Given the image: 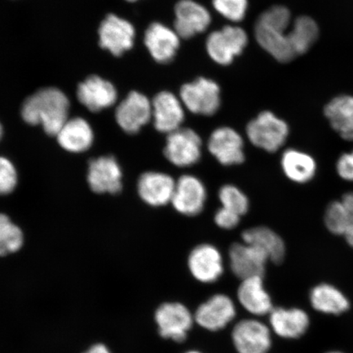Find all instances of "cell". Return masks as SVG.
Wrapping results in <instances>:
<instances>
[{"instance_id":"obj_1","label":"cell","mask_w":353,"mask_h":353,"mask_svg":"<svg viewBox=\"0 0 353 353\" xmlns=\"http://www.w3.org/2000/svg\"><path fill=\"white\" fill-rule=\"evenodd\" d=\"M69 108V100L63 92L46 88L26 99L21 117L29 125H41L46 134L57 136L68 121Z\"/></svg>"},{"instance_id":"obj_2","label":"cell","mask_w":353,"mask_h":353,"mask_svg":"<svg viewBox=\"0 0 353 353\" xmlns=\"http://www.w3.org/2000/svg\"><path fill=\"white\" fill-rule=\"evenodd\" d=\"M290 12L285 7L275 6L262 13L255 24V37L259 46L280 63H290L297 57L286 30Z\"/></svg>"},{"instance_id":"obj_3","label":"cell","mask_w":353,"mask_h":353,"mask_svg":"<svg viewBox=\"0 0 353 353\" xmlns=\"http://www.w3.org/2000/svg\"><path fill=\"white\" fill-rule=\"evenodd\" d=\"M289 126L271 112L260 113L246 127V134L255 147L268 152H276L289 136Z\"/></svg>"},{"instance_id":"obj_4","label":"cell","mask_w":353,"mask_h":353,"mask_svg":"<svg viewBox=\"0 0 353 353\" xmlns=\"http://www.w3.org/2000/svg\"><path fill=\"white\" fill-rule=\"evenodd\" d=\"M159 334L176 343L186 341L195 319L189 309L180 303H165L154 313Z\"/></svg>"},{"instance_id":"obj_5","label":"cell","mask_w":353,"mask_h":353,"mask_svg":"<svg viewBox=\"0 0 353 353\" xmlns=\"http://www.w3.org/2000/svg\"><path fill=\"white\" fill-rule=\"evenodd\" d=\"M180 98L190 112L205 117L213 116L221 104L219 85L205 78L184 85L181 88Z\"/></svg>"},{"instance_id":"obj_6","label":"cell","mask_w":353,"mask_h":353,"mask_svg":"<svg viewBox=\"0 0 353 353\" xmlns=\"http://www.w3.org/2000/svg\"><path fill=\"white\" fill-rule=\"evenodd\" d=\"M201 137L189 128H180L168 134L164 150L167 160L178 167H189L201 160Z\"/></svg>"},{"instance_id":"obj_7","label":"cell","mask_w":353,"mask_h":353,"mask_svg":"<svg viewBox=\"0 0 353 353\" xmlns=\"http://www.w3.org/2000/svg\"><path fill=\"white\" fill-rule=\"evenodd\" d=\"M248 42L244 30L227 26L218 32H212L206 41L207 52L211 59L220 65H229L241 54Z\"/></svg>"},{"instance_id":"obj_8","label":"cell","mask_w":353,"mask_h":353,"mask_svg":"<svg viewBox=\"0 0 353 353\" xmlns=\"http://www.w3.org/2000/svg\"><path fill=\"white\" fill-rule=\"evenodd\" d=\"M232 339L238 353H268L272 347L270 328L256 319L238 322L232 331Z\"/></svg>"},{"instance_id":"obj_9","label":"cell","mask_w":353,"mask_h":353,"mask_svg":"<svg viewBox=\"0 0 353 353\" xmlns=\"http://www.w3.org/2000/svg\"><path fill=\"white\" fill-rule=\"evenodd\" d=\"M236 316L233 300L224 294H216L198 307L194 319L201 328L216 332L227 327Z\"/></svg>"},{"instance_id":"obj_10","label":"cell","mask_w":353,"mask_h":353,"mask_svg":"<svg viewBox=\"0 0 353 353\" xmlns=\"http://www.w3.org/2000/svg\"><path fill=\"white\" fill-rule=\"evenodd\" d=\"M152 118L151 101L139 92H131L118 105L116 119L121 129L130 134L139 132Z\"/></svg>"},{"instance_id":"obj_11","label":"cell","mask_w":353,"mask_h":353,"mask_svg":"<svg viewBox=\"0 0 353 353\" xmlns=\"http://www.w3.org/2000/svg\"><path fill=\"white\" fill-rule=\"evenodd\" d=\"M190 272L201 283L217 281L223 273V261L219 250L214 245L202 244L190 253L188 260Z\"/></svg>"},{"instance_id":"obj_12","label":"cell","mask_w":353,"mask_h":353,"mask_svg":"<svg viewBox=\"0 0 353 353\" xmlns=\"http://www.w3.org/2000/svg\"><path fill=\"white\" fill-rule=\"evenodd\" d=\"M206 189L201 181L192 175H183L176 182L172 205L186 216L201 214L205 204Z\"/></svg>"},{"instance_id":"obj_13","label":"cell","mask_w":353,"mask_h":353,"mask_svg":"<svg viewBox=\"0 0 353 353\" xmlns=\"http://www.w3.org/2000/svg\"><path fill=\"white\" fill-rule=\"evenodd\" d=\"M208 149L223 165H240L245 161L244 141L232 128L221 127L212 132Z\"/></svg>"},{"instance_id":"obj_14","label":"cell","mask_w":353,"mask_h":353,"mask_svg":"<svg viewBox=\"0 0 353 353\" xmlns=\"http://www.w3.org/2000/svg\"><path fill=\"white\" fill-rule=\"evenodd\" d=\"M229 259L233 274L245 280L263 276L269 259L262 250L246 243H235L229 249Z\"/></svg>"},{"instance_id":"obj_15","label":"cell","mask_w":353,"mask_h":353,"mask_svg":"<svg viewBox=\"0 0 353 353\" xmlns=\"http://www.w3.org/2000/svg\"><path fill=\"white\" fill-rule=\"evenodd\" d=\"M122 173L114 157H101L88 164V183L96 193L117 194L122 189Z\"/></svg>"},{"instance_id":"obj_16","label":"cell","mask_w":353,"mask_h":353,"mask_svg":"<svg viewBox=\"0 0 353 353\" xmlns=\"http://www.w3.org/2000/svg\"><path fill=\"white\" fill-rule=\"evenodd\" d=\"M135 30L129 21L110 14L100 26V46L114 56H121L134 44Z\"/></svg>"},{"instance_id":"obj_17","label":"cell","mask_w":353,"mask_h":353,"mask_svg":"<svg viewBox=\"0 0 353 353\" xmlns=\"http://www.w3.org/2000/svg\"><path fill=\"white\" fill-rule=\"evenodd\" d=\"M175 32L183 39H190L204 32L211 22L208 10L192 0H181L175 7Z\"/></svg>"},{"instance_id":"obj_18","label":"cell","mask_w":353,"mask_h":353,"mask_svg":"<svg viewBox=\"0 0 353 353\" xmlns=\"http://www.w3.org/2000/svg\"><path fill=\"white\" fill-rule=\"evenodd\" d=\"M152 118L156 130L164 134L182 128L185 113L181 101L170 92H161L152 101Z\"/></svg>"},{"instance_id":"obj_19","label":"cell","mask_w":353,"mask_h":353,"mask_svg":"<svg viewBox=\"0 0 353 353\" xmlns=\"http://www.w3.org/2000/svg\"><path fill=\"white\" fill-rule=\"evenodd\" d=\"M310 317L299 307H274L269 314V323L278 336L286 339H297L307 333L310 326Z\"/></svg>"},{"instance_id":"obj_20","label":"cell","mask_w":353,"mask_h":353,"mask_svg":"<svg viewBox=\"0 0 353 353\" xmlns=\"http://www.w3.org/2000/svg\"><path fill=\"white\" fill-rule=\"evenodd\" d=\"M77 97L90 112H99L116 103L117 92L112 83L92 76L79 85Z\"/></svg>"},{"instance_id":"obj_21","label":"cell","mask_w":353,"mask_h":353,"mask_svg":"<svg viewBox=\"0 0 353 353\" xmlns=\"http://www.w3.org/2000/svg\"><path fill=\"white\" fill-rule=\"evenodd\" d=\"M176 182L169 174L147 172L140 176L138 191L143 201L154 207L169 204L173 198Z\"/></svg>"},{"instance_id":"obj_22","label":"cell","mask_w":353,"mask_h":353,"mask_svg":"<svg viewBox=\"0 0 353 353\" xmlns=\"http://www.w3.org/2000/svg\"><path fill=\"white\" fill-rule=\"evenodd\" d=\"M237 299L241 305L254 316L269 315L274 308L270 295L265 290L263 276L242 280L238 287Z\"/></svg>"},{"instance_id":"obj_23","label":"cell","mask_w":353,"mask_h":353,"mask_svg":"<svg viewBox=\"0 0 353 353\" xmlns=\"http://www.w3.org/2000/svg\"><path fill=\"white\" fill-rule=\"evenodd\" d=\"M179 37L174 30L161 23H153L145 34V44L153 59L160 63L174 59L179 47Z\"/></svg>"},{"instance_id":"obj_24","label":"cell","mask_w":353,"mask_h":353,"mask_svg":"<svg viewBox=\"0 0 353 353\" xmlns=\"http://www.w3.org/2000/svg\"><path fill=\"white\" fill-rule=\"evenodd\" d=\"M309 301L314 310L326 315L341 316L351 308L346 294L338 287L325 282L312 287Z\"/></svg>"},{"instance_id":"obj_25","label":"cell","mask_w":353,"mask_h":353,"mask_svg":"<svg viewBox=\"0 0 353 353\" xmlns=\"http://www.w3.org/2000/svg\"><path fill=\"white\" fill-rule=\"evenodd\" d=\"M324 114L332 129L350 142H353V97L341 95L325 105Z\"/></svg>"},{"instance_id":"obj_26","label":"cell","mask_w":353,"mask_h":353,"mask_svg":"<svg viewBox=\"0 0 353 353\" xmlns=\"http://www.w3.org/2000/svg\"><path fill=\"white\" fill-rule=\"evenodd\" d=\"M242 240L246 244L262 250L268 256L269 261L275 264L284 261L286 253L285 242L270 228L257 227L248 229L242 233Z\"/></svg>"},{"instance_id":"obj_27","label":"cell","mask_w":353,"mask_h":353,"mask_svg":"<svg viewBox=\"0 0 353 353\" xmlns=\"http://www.w3.org/2000/svg\"><path fill=\"white\" fill-rule=\"evenodd\" d=\"M61 147L70 152L87 151L94 142V132L90 123L81 117L66 121L57 134Z\"/></svg>"},{"instance_id":"obj_28","label":"cell","mask_w":353,"mask_h":353,"mask_svg":"<svg viewBox=\"0 0 353 353\" xmlns=\"http://www.w3.org/2000/svg\"><path fill=\"white\" fill-rule=\"evenodd\" d=\"M282 170L290 180L300 184L310 182L316 173V162L310 154L288 149L282 154Z\"/></svg>"},{"instance_id":"obj_29","label":"cell","mask_w":353,"mask_h":353,"mask_svg":"<svg viewBox=\"0 0 353 353\" xmlns=\"http://www.w3.org/2000/svg\"><path fill=\"white\" fill-rule=\"evenodd\" d=\"M319 28L316 22L307 16L295 20L289 32L291 44L297 56L305 54L319 39Z\"/></svg>"},{"instance_id":"obj_30","label":"cell","mask_w":353,"mask_h":353,"mask_svg":"<svg viewBox=\"0 0 353 353\" xmlns=\"http://www.w3.org/2000/svg\"><path fill=\"white\" fill-rule=\"evenodd\" d=\"M324 223L327 230L333 235L343 236L353 223V215L341 201H334L330 203L325 210Z\"/></svg>"},{"instance_id":"obj_31","label":"cell","mask_w":353,"mask_h":353,"mask_svg":"<svg viewBox=\"0 0 353 353\" xmlns=\"http://www.w3.org/2000/svg\"><path fill=\"white\" fill-rule=\"evenodd\" d=\"M23 245V234L6 214H0V256L17 252Z\"/></svg>"},{"instance_id":"obj_32","label":"cell","mask_w":353,"mask_h":353,"mask_svg":"<svg viewBox=\"0 0 353 353\" xmlns=\"http://www.w3.org/2000/svg\"><path fill=\"white\" fill-rule=\"evenodd\" d=\"M219 197L223 208L231 210L238 215H244L249 210L248 198L240 189L232 185H225L221 188Z\"/></svg>"},{"instance_id":"obj_33","label":"cell","mask_w":353,"mask_h":353,"mask_svg":"<svg viewBox=\"0 0 353 353\" xmlns=\"http://www.w3.org/2000/svg\"><path fill=\"white\" fill-rule=\"evenodd\" d=\"M213 6L227 19L240 21L245 17L248 2L247 0H213Z\"/></svg>"},{"instance_id":"obj_34","label":"cell","mask_w":353,"mask_h":353,"mask_svg":"<svg viewBox=\"0 0 353 353\" xmlns=\"http://www.w3.org/2000/svg\"><path fill=\"white\" fill-rule=\"evenodd\" d=\"M17 174L15 167L4 157H0V195H6L15 189Z\"/></svg>"},{"instance_id":"obj_35","label":"cell","mask_w":353,"mask_h":353,"mask_svg":"<svg viewBox=\"0 0 353 353\" xmlns=\"http://www.w3.org/2000/svg\"><path fill=\"white\" fill-rule=\"evenodd\" d=\"M336 171L339 178L347 182H353V150L339 157L336 163Z\"/></svg>"},{"instance_id":"obj_36","label":"cell","mask_w":353,"mask_h":353,"mask_svg":"<svg viewBox=\"0 0 353 353\" xmlns=\"http://www.w3.org/2000/svg\"><path fill=\"white\" fill-rule=\"evenodd\" d=\"M240 218V215L222 207V208L216 212L214 221L219 228L231 230V229L235 228L239 224Z\"/></svg>"},{"instance_id":"obj_37","label":"cell","mask_w":353,"mask_h":353,"mask_svg":"<svg viewBox=\"0 0 353 353\" xmlns=\"http://www.w3.org/2000/svg\"><path fill=\"white\" fill-rule=\"evenodd\" d=\"M341 201L347 210L353 215V192L344 194L341 199Z\"/></svg>"},{"instance_id":"obj_38","label":"cell","mask_w":353,"mask_h":353,"mask_svg":"<svg viewBox=\"0 0 353 353\" xmlns=\"http://www.w3.org/2000/svg\"><path fill=\"white\" fill-rule=\"evenodd\" d=\"M85 353H112L108 350V347L103 343H97L92 345L90 350H87Z\"/></svg>"},{"instance_id":"obj_39","label":"cell","mask_w":353,"mask_h":353,"mask_svg":"<svg viewBox=\"0 0 353 353\" xmlns=\"http://www.w3.org/2000/svg\"><path fill=\"white\" fill-rule=\"evenodd\" d=\"M344 239H345L347 245L353 249V223L351 227L347 229V231L343 235Z\"/></svg>"},{"instance_id":"obj_40","label":"cell","mask_w":353,"mask_h":353,"mask_svg":"<svg viewBox=\"0 0 353 353\" xmlns=\"http://www.w3.org/2000/svg\"><path fill=\"white\" fill-rule=\"evenodd\" d=\"M325 353H345V352L339 351V350H332V351L326 352Z\"/></svg>"},{"instance_id":"obj_41","label":"cell","mask_w":353,"mask_h":353,"mask_svg":"<svg viewBox=\"0 0 353 353\" xmlns=\"http://www.w3.org/2000/svg\"><path fill=\"white\" fill-rule=\"evenodd\" d=\"M3 135V128L1 123H0V139H1Z\"/></svg>"},{"instance_id":"obj_42","label":"cell","mask_w":353,"mask_h":353,"mask_svg":"<svg viewBox=\"0 0 353 353\" xmlns=\"http://www.w3.org/2000/svg\"><path fill=\"white\" fill-rule=\"evenodd\" d=\"M185 353H202V352L196 351V350H191V351H188Z\"/></svg>"},{"instance_id":"obj_43","label":"cell","mask_w":353,"mask_h":353,"mask_svg":"<svg viewBox=\"0 0 353 353\" xmlns=\"http://www.w3.org/2000/svg\"><path fill=\"white\" fill-rule=\"evenodd\" d=\"M127 1L134 2V1H136V0H127Z\"/></svg>"}]
</instances>
